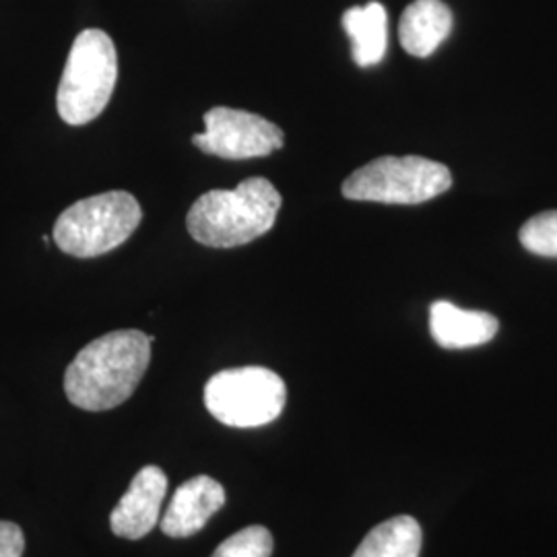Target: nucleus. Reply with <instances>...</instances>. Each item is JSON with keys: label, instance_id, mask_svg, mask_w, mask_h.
<instances>
[{"label": "nucleus", "instance_id": "2", "mask_svg": "<svg viewBox=\"0 0 557 557\" xmlns=\"http://www.w3.org/2000/svg\"><path fill=\"white\" fill-rule=\"evenodd\" d=\"M281 195L267 178H248L232 190H209L186 215L188 234L209 248H236L264 236L277 220Z\"/></svg>", "mask_w": 557, "mask_h": 557}, {"label": "nucleus", "instance_id": "17", "mask_svg": "<svg viewBox=\"0 0 557 557\" xmlns=\"http://www.w3.org/2000/svg\"><path fill=\"white\" fill-rule=\"evenodd\" d=\"M41 239H44V244H46V246H50V238H48V236H41Z\"/></svg>", "mask_w": 557, "mask_h": 557}, {"label": "nucleus", "instance_id": "6", "mask_svg": "<svg viewBox=\"0 0 557 557\" xmlns=\"http://www.w3.org/2000/svg\"><path fill=\"white\" fill-rule=\"evenodd\" d=\"M287 388L269 368L246 366L218 372L205 386V405L230 428H260L283 413Z\"/></svg>", "mask_w": 557, "mask_h": 557}, {"label": "nucleus", "instance_id": "11", "mask_svg": "<svg viewBox=\"0 0 557 557\" xmlns=\"http://www.w3.org/2000/svg\"><path fill=\"white\" fill-rule=\"evenodd\" d=\"M453 32V13L442 0L411 2L398 23V38L407 54L432 57Z\"/></svg>", "mask_w": 557, "mask_h": 557}, {"label": "nucleus", "instance_id": "3", "mask_svg": "<svg viewBox=\"0 0 557 557\" xmlns=\"http://www.w3.org/2000/svg\"><path fill=\"white\" fill-rule=\"evenodd\" d=\"M119 81V54L101 29H85L73 41L62 71L57 108L71 126H83L106 110Z\"/></svg>", "mask_w": 557, "mask_h": 557}, {"label": "nucleus", "instance_id": "15", "mask_svg": "<svg viewBox=\"0 0 557 557\" xmlns=\"http://www.w3.org/2000/svg\"><path fill=\"white\" fill-rule=\"evenodd\" d=\"M273 535L269 529L252 524L225 539L211 557H271Z\"/></svg>", "mask_w": 557, "mask_h": 557}, {"label": "nucleus", "instance_id": "16", "mask_svg": "<svg viewBox=\"0 0 557 557\" xmlns=\"http://www.w3.org/2000/svg\"><path fill=\"white\" fill-rule=\"evenodd\" d=\"M25 549V537L20 524L0 520V557H21Z\"/></svg>", "mask_w": 557, "mask_h": 557}, {"label": "nucleus", "instance_id": "5", "mask_svg": "<svg viewBox=\"0 0 557 557\" xmlns=\"http://www.w3.org/2000/svg\"><path fill=\"white\" fill-rule=\"evenodd\" d=\"M453 186L450 170L419 156H384L366 163L343 182V197L382 205H421Z\"/></svg>", "mask_w": 557, "mask_h": 557}, {"label": "nucleus", "instance_id": "4", "mask_svg": "<svg viewBox=\"0 0 557 557\" xmlns=\"http://www.w3.org/2000/svg\"><path fill=\"white\" fill-rule=\"evenodd\" d=\"M143 220L139 200L126 190H110L64 209L52 230L60 250L75 259H96L131 238Z\"/></svg>", "mask_w": 557, "mask_h": 557}, {"label": "nucleus", "instance_id": "13", "mask_svg": "<svg viewBox=\"0 0 557 557\" xmlns=\"http://www.w3.org/2000/svg\"><path fill=\"white\" fill-rule=\"evenodd\" d=\"M421 539V527L416 518H391L363 537L354 557H419Z\"/></svg>", "mask_w": 557, "mask_h": 557}, {"label": "nucleus", "instance_id": "7", "mask_svg": "<svg viewBox=\"0 0 557 557\" xmlns=\"http://www.w3.org/2000/svg\"><path fill=\"white\" fill-rule=\"evenodd\" d=\"M205 133L195 135L193 143L202 153L223 160L267 158L278 151L285 135L275 122L259 114L218 106L205 116Z\"/></svg>", "mask_w": 557, "mask_h": 557}, {"label": "nucleus", "instance_id": "9", "mask_svg": "<svg viewBox=\"0 0 557 557\" xmlns=\"http://www.w3.org/2000/svg\"><path fill=\"white\" fill-rule=\"evenodd\" d=\"M225 504V490L209 475H197L182 483L160 520L163 535L186 539L197 535Z\"/></svg>", "mask_w": 557, "mask_h": 557}, {"label": "nucleus", "instance_id": "12", "mask_svg": "<svg viewBox=\"0 0 557 557\" xmlns=\"http://www.w3.org/2000/svg\"><path fill=\"white\" fill-rule=\"evenodd\" d=\"M388 17L380 2L354 7L343 13V27L351 38V54L358 66H374L386 54Z\"/></svg>", "mask_w": 557, "mask_h": 557}, {"label": "nucleus", "instance_id": "1", "mask_svg": "<svg viewBox=\"0 0 557 557\" xmlns=\"http://www.w3.org/2000/svg\"><path fill=\"white\" fill-rule=\"evenodd\" d=\"M153 341L135 329L91 341L66 368L69 400L83 411H108L128 400L149 368Z\"/></svg>", "mask_w": 557, "mask_h": 557}, {"label": "nucleus", "instance_id": "10", "mask_svg": "<svg viewBox=\"0 0 557 557\" xmlns=\"http://www.w3.org/2000/svg\"><path fill=\"white\" fill-rule=\"evenodd\" d=\"M499 322L487 312L462 310L450 301H434L430 308V333L444 349H471L498 335Z\"/></svg>", "mask_w": 557, "mask_h": 557}, {"label": "nucleus", "instance_id": "14", "mask_svg": "<svg viewBox=\"0 0 557 557\" xmlns=\"http://www.w3.org/2000/svg\"><path fill=\"white\" fill-rule=\"evenodd\" d=\"M520 244L539 257L557 259V211H545L520 227Z\"/></svg>", "mask_w": 557, "mask_h": 557}, {"label": "nucleus", "instance_id": "8", "mask_svg": "<svg viewBox=\"0 0 557 557\" xmlns=\"http://www.w3.org/2000/svg\"><path fill=\"white\" fill-rule=\"evenodd\" d=\"M165 494L168 478L160 467H143L110 515L112 533L128 541L147 537L160 524Z\"/></svg>", "mask_w": 557, "mask_h": 557}]
</instances>
